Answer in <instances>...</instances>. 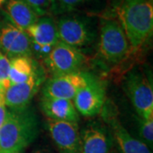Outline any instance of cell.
Listing matches in <instances>:
<instances>
[{
  "instance_id": "cell-3",
  "label": "cell",
  "mask_w": 153,
  "mask_h": 153,
  "mask_svg": "<svg viewBox=\"0 0 153 153\" xmlns=\"http://www.w3.org/2000/svg\"><path fill=\"white\" fill-rule=\"evenodd\" d=\"M99 51L103 59L111 63L120 62L130 53L128 39L119 22L114 20L102 22Z\"/></svg>"
},
{
  "instance_id": "cell-18",
  "label": "cell",
  "mask_w": 153,
  "mask_h": 153,
  "mask_svg": "<svg viewBox=\"0 0 153 153\" xmlns=\"http://www.w3.org/2000/svg\"><path fill=\"white\" fill-rule=\"evenodd\" d=\"M22 1L27 4L28 6H30L37 13L38 16H44L55 3V0H22Z\"/></svg>"
},
{
  "instance_id": "cell-15",
  "label": "cell",
  "mask_w": 153,
  "mask_h": 153,
  "mask_svg": "<svg viewBox=\"0 0 153 153\" xmlns=\"http://www.w3.org/2000/svg\"><path fill=\"white\" fill-rule=\"evenodd\" d=\"M114 137L123 153H152L147 145L134 138L116 118L111 119Z\"/></svg>"
},
{
  "instance_id": "cell-17",
  "label": "cell",
  "mask_w": 153,
  "mask_h": 153,
  "mask_svg": "<svg viewBox=\"0 0 153 153\" xmlns=\"http://www.w3.org/2000/svg\"><path fill=\"white\" fill-rule=\"evenodd\" d=\"M34 73V65L30 57L22 56L10 59L9 80L11 83L27 82Z\"/></svg>"
},
{
  "instance_id": "cell-12",
  "label": "cell",
  "mask_w": 153,
  "mask_h": 153,
  "mask_svg": "<svg viewBox=\"0 0 153 153\" xmlns=\"http://www.w3.org/2000/svg\"><path fill=\"white\" fill-rule=\"evenodd\" d=\"M26 33L40 53L48 55L59 42L57 26L49 17H41L26 30Z\"/></svg>"
},
{
  "instance_id": "cell-11",
  "label": "cell",
  "mask_w": 153,
  "mask_h": 153,
  "mask_svg": "<svg viewBox=\"0 0 153 153\" xmlns=\"http://www.w3.org/2000/svg\"><path fill=\"white\" fill-rule=\"evenodd\" d=\"M40 79L36 73L22 83H11L5 85L2 94V100L5 106L11 110H20L26 108L34 94L38 91Z\"/></svg>"
},
{
  "instance_id": "cell-22",
  "label": "cell",
  "mask_w": 153,
  "mask_h": 153,
  "mask_svg": "<svg viewBox=\"0 0 153 153\" xmlns=\"http://www.w3.org/2000/svg\"><path fill=\"white\" fill-rule=\"evenodd\" d=\"M4 1H5V0H0V7H1V5H2L4 3Z\"/></svg>"
},
{
  "instance_id": "cell-13",
  "label": "cell",
  "mask_w": 153,
  "mask_h": 153,
  "mask_svg": "<svg viewBox=\"0 0 153 153\" xmlns=\"http://www.w3.org/2000/svg\"><path fill=\"white\" fill-rule=\"evenodd\" d=\"M42 109L49 119L76 123L78 112L71 100L43 97Z\"/></svg>"
},
{
  "instance_id": "cell-2",
  "label": "cell",
  "mask_w": 153,
  "mask_h": 153,
  "mask_svg": "<svg viewBox=\"0 0 153 153\" xmlns=\"http://www.w3.org/2000/svg\"><path fill=\"white\" fill-rule=\"evenodd\" d=\"M37 134L35 116L27 110H11L0 127V153H20Z\"/></svg>"
},
{
  "instance_id": "cell-16",
  "label": "cell",
  "mask_w": 153,
  "mask_h": 153,
  "mask_svg": "<svg viewBox=\"0 0 153 153\" xmlns=\"http://www.w3.org/2000/svg\"><path fill=\"white\" fill-rule=\"evenodd\" d=\"M109 142L105 133L90 128L81 135V153H108Z\"/></svg>"
},
{
  "instance_id": "cell-10",
  "label": "cell",
  "mask_w": 153,
  "mask_h": 153,
  "mask_svg": "<svg viewBox=\"0 0 153 153\" xmlns=\"http://www.w3.org/2000/svg\"><path fill=\"white\" fill-rule=\"evenodd\" d=\"M104 101V88L101 82L93 77L73 98V104L76 111L85 117H92L98 114L102 109Z\"/></svg>"
},
{
  "instance_id": "cell-23",
  "label": "cell",
  "mask_w": 153,
  "mask_h": 153,
  "mask_svg": "<svg viewBox=\"0 0 153 153\" xmlns=\"http://www.w3.org/2000/svg\"><path fill=\"white\" fill-rule=\"evenodd\" d=\"M36 153H47V152H41V151H39V152H37Z\"/></svg>"
},
{
  "instance_id": "cell-4",
  "label": "cell",
  "mask_w": 153,
  "mask_h": 153,
  "mask_svg": "<svg viewBox=\"0 0 153 153\" xmlns=\"http://www.w3.org/2000/svg\"><path fill=\"white\" fill-rule=\"evenodd\" d=\"M86 60L82 52L75 47L58 42L45 58V64L54 76L78 71Z\"/></svg>"
},
{
  "instance_id": "cell-9",
  "label": "cell",
  "mask_w": 153,
  "mask_h": 153,
  "mask_svg": "<svg viewBox=\"0 0 153 153\" xmlns=\"http://www.w3.org/2000/svg\"><path fill=\"white\" fill-rule=\"evenodd\" d=\"M56 26L59 41L71 47L84 46L90 43L93 38L87 22L77 17H62Z\"/></svg>"
},
{
  "instance_id": "cell-8",
  "label": "cell",
  "mask_w": 153,
  "mask_h": 153,
  "mask_svg": "<svg viewBox=\"0 0 153 153\" xmlns=\"http://www.w3.org/2000/svg\"><path fill=\"white\" fill-rule=\"evenodd\" d=\"M52 140L61 153H81V134L76 123L48 119Z\"/></svg>"
},
{
  "instance_id": "cell-19",
  "label": "cell",
  "mask_w": 153,
  "mask_h": 153,
  "mask_svg": "<svg viewBox=\"0 0 153 153\" xmlns=\"http://www.w3.org/2000/svg\"><path fill=\"white\" fill-rule=\"evenodd\" d=\"M140 135L145 144L152 146L153 142V117L142 119L140 126Z\"/></svg>"
},
{
  "instance_id": "cell-14",
  "label": "cell",
  "mask_w": 153,
  "mask_h": 153,
  "mask_svg": "<svg viewBox=\"0 0 153 153\" xmlns=\"http://www.w3.org/2000/svg\"><path fill=\"white\" fill-rule=\"evenodd\" d=\"M6 11L12 25L25 32L39 19L37 13L22 0H9Z\"/></svg>"
},
{
  "instance_id": "cell-1",
  "label": "cell",
  "mask_w": 153,
  "mask_h": 153,
  "mask_svg": "<svg viewBox=\"0 0 153 153\" xmlns=\"http://www.w3.org/2000/svg\"><path fill=\"white\" fill-rule=\"evenodd\" d=\"M117 13L129 44L130 53H135L152 33V1L123 0Z\"/></svg>"
},
{
  "instance_id": "cell-20",
  "label": "cell",
  "mask_w": 153,
  "mask_h": 153,
  "mask_svg": "<svg viewBox=\"0 0 153 153\" xmlns=\"http://www.w3.org/2000/svg\"><path fill=\"white\" fill-rule=\"evenodd\" d=\"M10 60L0 52V84L9 80Z\"/></svg>"
},
{
  "instance_id": "cell-6",
  "label": "cell",
  "mask_w": 153,
  "mask_h": 153,
  "mask_svg": "<svg viewBox=\"0 0 153 153\" xmlns=\"http://www.w3.org/2000/svg\"><path fill=\"white\" fill-rule=\"evenodd\" d=\"M92 76L81 71L54 76L44 85V97L73 100L76 94L84 88Z\"/></svg>"
},
{
  "instance_id": "cell-21",
  "label": "cell",
  "mask_w": 153,
  "mask_h": 153,
  "mask_svg": "<svg viewBox=\"0 0 153 153\" xmlns=\"http://www.w3.org/2000/svg\"><path fill=\"white\" fill-rule=\"evenodd\" d=\"M87 0H58L60 9L69 10L71 9L75 8L77 5L84 3Z\"/></svg>"
},
{
  "instance_id": "cell-5",
  "label": "cell",
  "mask_w": 153,
  "mask_h": 153,
  "mask_svg": "<svg viewBox=\"0 0 153 153\" xmlns=\"http://www.w3.org/2000/svg\"><path fill=\"white\" fill-rule=\"evenodd\" d=\"M125 90L141 119L153 117L152 86L145 76L133 73L127 78Z\"/></svg>"
},
{
  "instance_id": "cell-7",
  "label": "cell",
  "mask_w": 153,
  "mask_h": 153,
  "mask_svg": "<svg viewBox=\"0 0 153 153\" xmlns=\"http://www.w3.org/2000/svg\"><path fill=\"white\" fill-rule=\"evenodd\" d=\"M33 44L27 33L12 24L0 28V52L10 60L32 55Z\"/></svg>"
}]
</instances>
